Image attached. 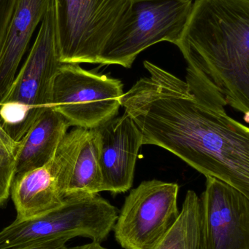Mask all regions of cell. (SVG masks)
Returning a JSON list of instances; mask_svg holds the SVG:
<instances>
[{
	"mask_svg": "<svg viewBox=\"0 0 249 249\" xmlns=\"http://www.w3.org/2000/svg\"><path fill=\"white\" fill-rule=\"evenodd\" d=\"M70 127L59 112L47 107L18 142L14 177L43 166L51 160Z\"/></svg>",
	"mask_w": 249,
	"mask_h": 249,
	"instance_id": "13",
	"label": "cell"
},
{
	"mask_svg": "<svg viewBox=\"0 0 249 249\" xmlns=\"http://www.w3.org/2000/svg\"><path fill=\"white\" fill-rule=\"evenodd\" d=\"M157 249H203L200 198L188 190L179 216Z\"/></svg>",
	"mask_w": 249,
	"mask_h": 249,
	"instance_id": "15",
	"label": "cell"
},
{
	"mask_svg": "<svg viewBox=\"0 0 249 249\" xmlns=\"http://www.w3.org/2000/svg\"><path fill=\"white\" fill-rule=\"evenodd\" d=\"M131 4L132 0H54L60 61L99 64Z\"/></svg>",
	"mask_w": 249,
	"mask_h": 249,
	"instance_id": "4",
	"label": "cell"
},
{
	"mask_svg": "<svg viewBox=\"0 0 249 249\" xmlns=\"http://www.w3.org/2000/svg\"><path fill=\"white\" fill-rule=\"evenodd\" d=\"M200 198L203 249H249V197L209 177Z\"/></svg>",
	"mask_w": 249,
	"mask_h": 249,
	"instance_id": "10",
	"label": "cell"
},
{
	"mask_svg": "<svg viewBox=\"0 0 249 249\" xmlns=\"http://www.w3.org/2000/svg\"><path fill=\"white\" fill-rule=\"evenodd\" d=\"M18 0H0V51Z\"/></svg>",
	"mask_w": 249,
	"mask_h": 249,
	"instance_id": "17",
	"label": "cell"
},
{
	"mask_svg": "<svg viewBox=\"0 0 249 249\" xmlns=\"http://www.w3.org/2000/svg\"><path fill=\"white\" fill-rule=\"evenodd\" d=\"M143 65L149 76L121 99L143 145L160 146L249 197V127L228 115L223 98L190 69L184 81L150 61Z\"/></svg>",
	"mask_w": 249,
	"mask_h": 249,
	"instance_id": "1",
	"label": "cell"
},
{
	"mask_svg": "<svg viewBox=\"0 0 249 249\" xmlns=\"http://www.w3.org/2000/svg\"><path fill=\"white\" fill-rule=\"evenodd\" d=\"M192 0H132L128 16L105 47L100 65L131 68L139 54L161 42L176 44Z\"/></svg>",
	"mask_w": 249,
	"mask_h": 249,
	"instance_id": "5",
	"label": "cell"
},
{
	"mask_svg": "<svg viewBox=\"0 0 249 249\" xmlns=\"http://www.w3.org/2000/svg\"><path fill=\"white\" fill-rule=\"evenodd\" d=\"M67 249H106L104 248L101 244L99 243L91 242L89 244H84V245L78 246V247H68Z\"/></svg>",
	"mask_w": 249,
	"mask_h": 249,
	"instance_id": "20",
	"label": "cell"
},
{
	"mask_svg": "<svg viewBox=\"0 0 249 249\" xmlns=\"http://www.w3.org/2000/svg\"><path fill=\"white\" fill-rule=\"evenodd\" d=\"M67 241L68 240L65 238L49 240V241L31 243V244L5 249H68L67 247Z\"/></svg>",
	"mask_w": 249,
	"mask_h": 249,
	"instance_id": "18",
	"label": "cell"
},
{
	"mask_svg": "<svg viewBox=\"0 0 249 249\" xmlns=\"http://www.w3.org/2000/svg\"><path fill=\"white\" fill-rule=\"evenodd\" d=\"M118 216L115 206L98 194L64 199L62 204L30 220H15L0 231V249L76 237L103 242Z\"/></svg>",
	"mask_w": 249,
	"mask_h": 249,
	"instance_id": "3",
	"label": "cell"
},
{
	"mask_svg": "<svg viewBox=\"0 0 249 249\" xmlns=\"http://www.w3.org/2000/svg\"><path fill=\"white\" fill-rule=\"evenodd\" d=\"M19 142L13 140L0 123V174L12 181Z\"/></svg>",
	"mask_w": 249,
	"mask_h": 249,
	"instance_id": "16",
	"label": "cell"
},
{
	"mask_svg": "<svg viewBox=\"0 0 249 249\" xmlns=\"http://www.w3.org/2000/svg\"><path fill=\"white\" fill-rule=\"evenodd\" d=\"M175 45L187 68L248 119L249 0H195Z\"/></svg>",
	"mask_w": 249,
	"mask_h": 249,
	"instance_id": "2",
	"label": "cell"
},
{
	"mask_svg": "<svg viewBox=\"0 0 249 249\" xmlns=\"http://www.w3.org/2000/svg\"><path fill=\"white\" fill-rule=\"evenodd\" d=\"M53 0H18L0 51V100L7 94Z\"/></svg>",
	"mask_w": 249,
	"mask_h": 249,
	"instance_id": "12",
	"label": "cell"
},
{
	"mask_svg": "<svg viewBox=\"0 0 249 249\" xmlns=\"http://www.w3.org/2000/svg\"><path fill=\"white\" fill-rule=\"evenodd\" d=\"M61 65L57 48L53 0L24 63L0 104L14 103L22 107L33 124L41 112L50 106L53 81Z\"/></svg>",
	"mask_w": 249,
	"mask_h": 249,
	"instance_id": "8",
	"label": "cell"
},
{
	"mask_svg": "<svg viewBox=\"0 0 249 249\" xmlns=\"http://www.w3.org/2000/svg\"><path fill=\"white\" fill-rule=\"evenodd\" d=\"M99 143V165L103 192L124 193L134 181L142 136L133 120L124 112L95 127Z\"/></svg>",
	"mask_w": 249,
	"mask_h": 249,
	"instance_id": "11",
	"label": "cell"
},
{
	"mask_svg": "<svg viewBox=\"0 0 249 249\" xmlns=\"http://www.w3.org/2000/svg\"><path fill=\"white\" fill-rule=\"evenodd\" d=\"M12 181L0 174V208L5 204L10 196Z\"/></svg>",
	"mask_w": 249,
	"mask_h": 249,
	"instance_id": "19",
	"label": "cell"
},
{
	"mask_svg": "<svg viewBox=\"0 0 249 249\" xmlns=\"http://www.w3.org/2000/svg\"><path fill=\"white\" fill-rule=\"evenodd\" d=\"M124 93L118 79L62 64L53 81L50 106L70 126L92 129L118 115Z\"/></svg>",
	"mask_w": 249,
	"mask_h": 249,
	"instance_id": "6",
	"label": "cell"
},
{
	"mask_svg": "<svg viewBox=\"0 0 249 249\" xmlns=\"http://www.w3.org/2000/svg\"><path fill=\"white\" fill-rule=\"evenodd\" d=\"M103 192L99 143L95 128H82L64 191V199Z\"/></svg>",
	"mask_w": 249,
	"mask_h": 249,
	"instance_id": "14",
	"label": "cell"
},
{
	"mask_svg": "<svg viewBox=\"0 0 249 249\" xmlns=\"http://www.w3.org/2000/svg\"><path fill=\"white\" fill-rule=\"evenodd\" d=\"M176 183L152 179L140 183L126 197L114 225L124 249H157L179 216Z\"/></svg>",
	"mask_w": 249,
	"mask_h": 249,
	"instance_id": "7",
	"label": "cell"
},
{
	"mask_svg": "<svg viewBox=\"0 0 249 249\" xmlns=\"http://www.w3.org/2000/svg\"><path fill=\"white\" fill-rule=\"evenodd\" d=\"M80 131L81 127H75L68 132L43 166L13 177L10 196L16 208L15 220L35 219L62 204Z\"/></svg>",
	"mask_w": 249,
	"mask_h": 249,
	"instance_id": "9",
	"label": "cell"
}]
</instances>
